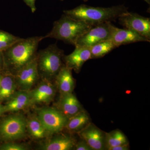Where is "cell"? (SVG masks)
<instances>
[{
	"mask_svg": "<svg viewBox=\"0 0 150 150\" xmlns=\"http://www.w3.org/2000/svg\"><path fill=\"white\" fill-rule=\"evenodd\" d=\"M44 36L21 38L2 52L6 72L14 75L36 57L38 45Z\"/></svg>",
	"mask_w": 150,
	"mask_h": 150,
	"instance_id": "cell-1",
	"label": "cell"
},
{
	"mask_svg": "<svg viewBox=\"0 0 150 150\" xmlns=\"http://www.w3.org/2000/svg\"><path fill=\"white\" fill-rule=\"evenodd\" d=\"M128 11L123 6L109 8L94 7L81 5L69 10L65 14L84 22L91 26L115 21Z\"/></svg>",
	"mask_w": 150,
	"mask_h": 150,
	"instance_id": "cell-2",
	"label": "cell"
},
{
	"mask_svg": "<svg viewBox=\"0 0 150 150\" xmlns=\"http://www.w3.org/2000/svg\"><path fill=\"white\" fill-rule=\"evenodd\" d=\"M92 26L64 14L59 20L54 22L51 31L44 37L55 38L75 46L78 39Z\"/></svg>",
	"mask_w": 150,
	"mask_h": 150,
	"instance_id": "cell-3",
	"label": "cell"
},
{
	"mask_svg": "<svg viewBox=\"0 0 150 150\" xmlns=\"http://www.w3.org/2000/svg\"><path fill=\"white\" fill-rule=\"evenodd\" d=\"M64 51L55 44L40 50L36 55L39 76L49 80L55 78L62 67Z\"/></svg>",
	"mask_w": 150,
	"mask_h": 150,
	"instance_id": "cell-4",
	"label": "cell"
},
{
	"mask_svg": "<svg viewBox=\"0 0 150 150\" xmlns=\"http://www.w3.org/2000/svg\"><path fill=\"white\" fill-rule=\"evenodd\" d=\"M27 130V120L21 114H13L0 121V139L5 141L21 139Z\"/></svg>",
	"mask_w": 150,
	"mask_h": 150,
	"instance_id": "cell-5",
	"label": "cell"
},
{
	"mask_svg": "<svg viewBox=\"0 0 150 150\" xmlns=\"http://www.w3.org/2000/svg\"><path fill=\"white\" fill-rule=\"evenodd\" d=\"M37 117L49 135L57 134L64 129L68 118L60 110L43 108L38 110Z\"/></svg>",
	"mask_w": 150,
	"mask_h": 150,
	"instance_id": "cell-6",
	"label": "cell"
},
{
	"mask_svg": "<svg viewBox=\"0 0 150 150\" xmlns=\"http://www.w3.org/2000/svg\"><path fill=\"white\" fill-rule=\"evenodd\" d=\"M110 23L108 22L92 26L78 39L74 46L90 48L97 43L109 40Z\"/></svg>",
	"mask_w": 150,
	"mask_h": 150,
	"instance_id": "cell-7",
	"label": "cell"
},
{
	"mask_svg": "<svg viewBox=\"0 0 150 150\" xmlns=\"http://www.w3.org/2000/svg\"><path fill=\"white\" fill-rule=\"evenodd\" d=\"M121 24L150 40V19L137 14L125 13L118 18Z\"/></svg>",
	"mask_w": 150,
	"mask_h": 150,
	"instance_id": "cell-8",
	"label": "cell"
},
{
	"mask_svg": "<svg viewBox=\"0 0 150 150\" xmlns=\"http://www.w3.org/2000/svg\"><path fill=\"white\" fill-rule=\"evenodd\" d=\"M17 85L22 91H28L39 76L36 56L14 75Z\"/></svg>",
	"mask_w": 150,
	"mask_h": 150,
	"instance_id": "cell-9",
	"label": "cell"
},
{
	"mask_svg": "<svg viewBox=\"0 0 150 150\" xmlns=\"http://www.w3.org/2000/svg\"><path fill=\"white\" fill-rule=\"evenodd\" d=\"M110 34L109 40L114 43L116 47L135 42L147 41L150 40L132 30L125 28L121 29L110 24Z\"/></svg>",
	"mask_w": 150,
	"mask_h": 150,
	"instance_id": "cell-10",
	"label": "cell"
},
{
	"mask_svg": "<svg viewBox=\"0 0 150 150\" xmlns=\"http://www.w3.org/2000/svg\"><path fill=\"white\" fill-rule=\"evenodd\" d=\"M31 103H48L55 96V88L48 80H44L34 89L28 91Z\"/></svg>",
	"mask_w": 150,
	"mask_h": 150,
	"instance_id": "cell-11",
	"label": "cell"
},
{
	"mask_svg": "<svg viewBox=\"0 0 150 150\" xmlns=\"http://www.w3.org/2000/svg\"><path fill=\"white\" fill-rule=\"evenodd\" d=\"M65 66L71 70L79 72L86 61L92 59L90 48L75 47L71 54L64 56Z\"/></svg>",
	"mask_w": 150,
	"mask_h": 150,
	"instance_id": "cell-12",
	"label": "cell"
},
{
	"mask_svg": "<svg viewBox=\"0 0 150 150\" xmlns=\"http://www.w3.org/2000/svg\"><path fill=\"white\" fill-rule=\"evenodd\" d=\"M80 136L92 150H101L104 147L105 137L102 131L90 125L80 131Z\"/></svg>",
	"mask_w": 150,
	"mask_h": 150,
	"instance_id": "cell-13",
	"label": "cell"
},
{
	"mask_svg": "<svg viewBox=\"0 0 150 150\" xmlns=\"http://www.w3.org/2000/svg\"><path fill=\"white\" fill-rule=\"evenodd\" d=\"M62 95L59 102L60 110L68 119L81 111L80 103L72 93Z\"/></svg>",
	"mask_w": 150,
	"mask_h": 150,
	"instance_id": "cell-14",
	"label": "cell"
},
{
	"mask_svg": "<svg viewBox=\"0 0 150 150\" xmlns=\"http://www.w3.org/2000/svg\"><path fill=\"white\" fill-rule=\"evenodd\" d=\"M71 69L62 66L56 76V83L62 95L71 93L74 87V81L72 75Z\"/></svg>",
	"mask_w": 150,
	"mask_h": 150,
	"instance_id": "cell-15",
	"label": "cell"
},
{
	"mask_svg": "<svg viewBox=\"0 0 150 150\" xmlns=\"http://www.w3.org/2000/svg\"><path fill=\"white\" fill-rule=\"evenodd\" d=\"M31 104L28 91H22L16 93L4 105V112H15L22 110Z\"/></svg>",
	"mask_w": 150,
	"mask_h": 150,
	"instance_id": "cell-16",
	"label": "cell"
},
{
	"mask_svg": "<svg viewBox=\"0 0 150 150\" xmlns=\"http://www.w3.org/2000/svg\"><path fill=\"white\" fill-rule=\"evenodd\" d=\"M75 145V141L71 137L62 135L48 140L40 149L44 150H70L73 149Z\"/></svg>",
	"mask_w": 150,
	"mask_h": 150,
	"instance_id": "cell-17",
	"label": "cell"
},
{
	"mask_svg": "<svg viewBox=\"0 0 150 150\" xmlns=\"http://www.w3.org/2000/svg\"><path fill=\"white\" fill-rule=\"evenodd\" d=\"M17 84L14 75L6 72L0 82V101L9 100L16 93Z\"/></svg>",
	"mask_w": 150,
	"mask_h": 150,
	"instance_id": "cell-18",
	"label": "cell"
},
{
	"mask_svg": "<svg viewBox=\"0 0 150 150\" xmlns=\"http://www.w3.org/2000/svg\"><path fill=\"white\" fill-rule=\"evenodd\" d=\"M27 130L33 139H40L49 135L37 116H32L27 120Z\"/></svg>",
	"mask_w": 150,
	"mask_h": 150,
	"instance_id": "cell-19",
	"label": "cell"
},
{
	"mask_svg": "<svg viewBox=\"0 0 150 150\" xmlns=\"http://www.w3.org/2000/svg\"><path fill=\"white\" fill-rule=\"evenodd\" d=\"M89 118L84 111H81L69 118L65 128L72 131H80L87 125Z\"/></svg>",
	"mask_w": 150,
	"mask_h": 150,
	"instance_id": "cell-20",
	"label": "cell"
},
{
	"mask_svg": "<svg viewBox=\"0 0 150 150\" xmlns=\"http://www.w3.org/2000/svg\"><path fill=\"white\" fill-rule=\"evenodd\" d=\"M115 48L114 43L110 40L97 43L90 48L92 59L102 57Z\"/></svg>",
	"mask_w": 150,
	"mask_h": 150,
	"instance_id": "cell-21",
	"label": "cell"
},
{
	"mask_svg": "<svg viewBox=\"0 0 150 150\" xmlns=\"http://www.w3.org/2000/svg\"><path fill=\"white\" fill-rule=\"evenodd\" d=\"M105 142L108 149L127 144V139L126 137L119 131H115L106 134Z\"/></svg>",
	"mask_w": 150,
	"mask_h": 150,
	"instance_id": "cell-22",
	"label": "cell"
},
{
	"mask_svg": "<svg viewBox=\"0 0 150 150\" xmlns=\"http://www.w3.org/2000/svg\"><path fill=\"white\" fill-rule=\"evenodd\" d=\"M24 145L14 143H7L0 146V150H26Z\"/></svg>",
	"mask_w": 150,
	"mask_h": 150,
	"instance_id": "cell-23",
	"label": "cell"
},
{
	"mask_svg": "<svg viewBox=\"0 0 150 150\" xmlns=\"http://www.w3.org/2000/svg\"><path fill=\"white\" fill-rule=\"evenodd\" d=\"M16 37L8 33L0 30V50L5 46L8 40L15 38Z\"/></svg>",
	"mask_w": 150,
	"mask_h": 150,
	"instance_id": "cell-24",
	"label": "cell"
},
{
	"mask_svg": "<svg viewBox=\"0 0 150 150\" xmlns=\"http://www.w3.org/2000/svg\"><path fill=\"white\" fill-rule=\"evenodd\" d=\"M75 150H91L92 149L87 144L86 142L84 141L79 142L76 144L75 145Z\"/></svg>",
	"mask_w": 150,
	"mask_h": 150,
	"instance_id": "cell-25",
	"label": "cell"
},
{
	"mask_svg": "<svg viewBox=\"0 0 150 150\" xmlns=\"http://www.w3.org/2000/svg\"><path fill=\"white\" fill-rule=\"evenodd\" d=\"M26 5L30 8L32 13H34L36 11L35 1L36 0H23Z\"/></svg>",
	"mask_w": 150,
	"mask_h": 150,
	"instance_id": "cell-26",
	"label": "cell"
},
{
	"mask_svg": "<svg viewBox=\"0 0 150 150\" xmlns=\"http://www.w3.org/2000/svg\"><path fill=\"white\" fill-rule=\"evenodd\" d=\"M109 150H129L128 144H125L120 146H116L110 148Z\"/></svg>",
	"mask_w": 150,
	"mask_h": 150,
	"instance_id": "cell-27",
	"label": "cell"
},
{
	"mask_svg": "<svg viewBox=\"0 0 150 150\" xmlns=\"http://www.w3.org/2000/svg\"><path fill=\"white\" fill-rule=\"evenodd\" d=\"M4 68V58L2 52L0 51V71Z\"/></svg>",
	"mask_w": 150,
	"mask_h": 150,
	"instance_id": "cell-28",
	"label": "cell"
},
{
	"mask_svg": "<svg viewBox=\"0 0 150 150\" xmlns=\"http://www.w3.org/2000/svg\"><path fill=\"white\" fill-rule=\"evenodd\" d=\"M4 105L1 104L0 101V116L4 113Z\"/></svg>",
	"mask_w": 150,
	"mask_h": 150,
	"instance_id": "cell-29",
	"label": "cell"
},
{
	"mask_svg": "<svg viewBox=\"0 0 150 150\" xmlns=\"http://www.w3.org/2000/svg\"><path fill=\"white\" fill-rule=\"evenodd\" d=\"M145 1H146V2H147L149 3V0H144Z\"/></svg>",
	"mask_w": 150,
	"mask_h": 150,
	"instance_id": "cell-30",
	"label": "cell"
},
{
	"mask_svg": "<svg viewBox=\"0 0 150 150\" xmlns=\"http://www.w3.org/2000/svg\"><path fill=\"white\" fill-rule=\"evenodd\" d=\"M1 75L0 74V82H1Z\"/></svg>",
	"mask_w": 150,
	"mask_h": 150,
	"instance_id": "cell-31",
	"label": "cell"
},
{
	"mask_svg": "<svg viewBox=\"0 0 150 150\" xmlns=\"http://www.w3.org/2000/svg\"></svg>",
	"mask_w": 150,
	"mask_h": 150,
	"instance_id": "cell-32",
	"label": "cell"
}]
</instances>
